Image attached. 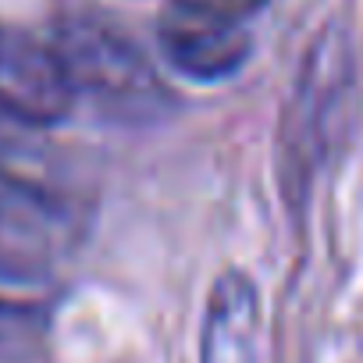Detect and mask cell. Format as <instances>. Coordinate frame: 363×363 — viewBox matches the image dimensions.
I'll return each instance as SVG.
<instances>
[{"label":"cell","mask_w":363,"mask_h":363,"mask_svg":"<svg viewBox=\"0 0 363 363\" xmlns=\"http://www.w3.org/2000/svg\"><path fill=\"white\" fill-rule=\"evenodd\" d=\"M26 125H18L15 118H8L0 111V182L4 186H33V189H43L36 174L26 167V143L18 139Z\"/></svg>","instance_id":"5"},{"label":"cell","mask_w":363,"mask_h":363,"mask_svg":"<svg viewBox=\"0 0 363 363\" xmlns=\"http://www.w3.org/2000/svg\"><path fill=\"white\" fill-rule=\"evenodd\" d=\"M50 50L57 54L75 96H93L128 118L157 114L167 100L146 54L111 22L72 15L54 26Z\"/></svg>","instance_id":"1"},{"label":"cell","mask_w":363,"mask_h":363,"mask_svg":"<svg viewBox=\"0 0 363 363\" xmlns=\"http://www.w3.org/2000/svg\"><path fill=\"white\" fill-rule=\"evenodd\" d=\"M11 33H15V29H4V26H0V61H4V54H8V43H11Z\"/></svg>","instance_id":"8"},{"label":"cell","mask_w":363,"mask_h":363,"mask_svg":"<svg viewBox=\"0 0 363 363\" xmlns=\"http://www.w3.org/2000/svg\"><path fill=\"white\" fill-rule=\"evenodd\" d=\"M36 296L29 292V281L22 278V271H15L11 264H0V349L22 338V331H29V324L36 320Z\"/></svg>","instance_id":"4"},{"label":"cell","mask_w":363,"mask_h":363,"mask_svg":"<svg viewBox=\"0 0 363 363\" xmlns=\"http://www.w3.org/2000/svg\"><path fill=\"white\" fill-rule=\"evenodd\" d=\"M157 43L164 61L178 75L196 82H221L235 75L253 50V40L242 22L200 15L178 4L157 22Z\"/></svg>","instance_id":"2"},{"label":"cell","mask_w":363,"mask_h":363,"mask_svg":"<svg viewBox=\"0 0 363 363\" xmlns=\"http://www.w3.org/2000/svg\"><path fill=\"white\" fill-rule=\"evenodd\" d=\"M260 335L264 310L253 278L242 271L218 274L200 328V363H257Z\"/></svg>","instance_id":"3"},{"label":"cell","mask_w":363,"mask_h":363,"mask_svg":"<svg viewBox=\"0 0 363 363\" xmlns=\"http://www.w3.org/2000/svg\"><path fill=\"white\" fill-rule=\"evenodd\" d=\"M178 8H189L200 15H214V18H228V22H246L250 15H257L267 0H174Z\"/></svg>","instance_id":"7"},{"label":"cell","mask_w":363,"mask_h":363,"mask_svg":"<svg viewBox=\"0 0 363 363\" xmlns=\"http://www.w3.org/2000/svg\"><path fill=\"white\" fill-rule=\"evenodd\" d=\"M47 203H50L47 189H26V186H4L0 182V239H4V221L22 218V211L43 214ZM0 264H8V260H0Z\"/></svg>","instance_id":"6"}]
</instances>
